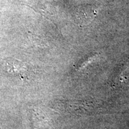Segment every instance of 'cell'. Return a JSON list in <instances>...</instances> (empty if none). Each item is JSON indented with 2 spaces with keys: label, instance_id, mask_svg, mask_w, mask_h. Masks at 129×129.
<instances>
[{
  "label": "cell",
  "instance_id": "cell-1",
  "mask_svg": "<svg viewBox=\"0 0 129 129\" xmlns=\"http://www.w3.org/2000/svg\"><path fill=\"white\" fill-rule=\"evenodd\" d=\"M96 15V11L91 6H81L75 13L76 21L79 25H87L92 21Z\"/></svg>",
  "mask_w": 129,
  "mask_h": 129
}]
</instances>
